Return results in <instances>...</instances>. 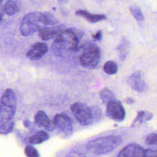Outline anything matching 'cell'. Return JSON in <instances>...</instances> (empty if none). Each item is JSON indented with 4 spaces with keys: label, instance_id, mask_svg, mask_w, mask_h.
I'll return each instance as SVG.
<instances>
[{
    "label": "cell",
    "instance_id": "cell-28",
    "mask_svg": "<svg viewBox=\"0 0 157 157\" xmlns=\"http://www.w3.org/2000/svg\"><path fill=\"white\" fill-rule=\"evenodd\" d=\"M102 37V33L101 31H98L93 36V38L94 40H101Z\"/></svg>",
    "mask_w": 157,
    "mask_h": 157
},
{
    "label": "cell",
    "instance_id": "cell-27",
    "mask_svg": "<svg viewBox=\"0 0 157 157\" xmlns=\"http://www.w3.org/2000/svg\"><path fill=\"white\" fill-rule=\"evenodd\" d=\"M145 157H157V149L148 148L145 150Z\"/></svg>",
    "mask_w": 157,
    "mask_h": 157
},
{
    "label": "cell",
    "instance_id": "cell-11",
    "mask_svg": "<svg viewBox=\"0 0 157 157\" xmlns=\"http://www.w3.org/2000/svg\"><path fill=\"white\" fill-rule=\"evenodd\" d=\"M48 51V46L44 42H37L33 44L26 52V56L32 61L41 58Z\"/></svg>",
    "mask_w": 157,
    "mask_h": 157
},
{
    "label": "cell",
    "instance_id": "cell-32",
    "mask_svg": "<svg viewBox=\"0 0 157 157\" xmlns=\"http://www.w3.org/2000/svg\"><path fill=\"white\" fill-rule=\"evenodd\" d=\"M2 1H3V0H1V2H2Z\"/></svg>",
    "mask_w": 157,
    "mask_h": 157
},
{
    "label": "cell",
    "instance_id": "cell-24",
    "mask_svg": "<svg viewBox=\"0 0 157 157\" xmlns=\"http://www.w3.org/2000/svg\"><path fill=\"white\" fill-rule=\"evenodd\" d=\"M45 16H46V18L47 19V21H48V25L49 26H53V25H56L58 21V20H56V18H55V17L51 13H49V12H44Z\"/></svg>",
    "mask_w": 157,
    "mask_h": 157
},
{
    "label": "cell",
    "instance_id": "cell-7",
    "mask_svg": "<svg viewBox=\"0 0 157 157\" xmlns=\"http://www.w3.org/2000/svg\"><path fill=\"white\" fill-rule=\"evenodd\" d=\"M56 128L62 134L64 137H68L72 135L73 132L72 123L67 115L64 113L56 114L53 120Z\"/></svg>",
    "mask_w": 157,
    "mask_h": 157
},
{
    "label": "cell",
    "instance_id": "cell-30",
    "mask_svg": "<svg viewBox=\"0 0 157 157\" xmlns=\"http://www.w3.org/2000/svg\"><path fill=\"white\" fill-rule=\"evenodd\" d=\"M67 1L68 0H58V2H59L60 4H64V3H66Z\"/></svg>",
    "mask_w": 157,
    "mask_h": 157
},
{
    "label": "cell",
    "instance_id": "cell-6",
    "mask_svg": "<svg viewBox=\"0 0 157 157\" xmlns=\"http://www.w3.org/2000/svg\"><path fill=\"white\" fill-rule=\"evenodd\" d=\"M71 110L77 121L82 125L90 124L94 119L92 107L83 102H77L72 104Z\"/></svg>",
    "mask_w": 157,
    "mask_h": 157
},
{
    "label": "cell",
    "instance_id": "cell-31",
    "mask_svg": "<svg viewBox=\"0 0 157 157\" xmlns=\"http://www.w3.org/2000/svg\"><path fill=\"white\" fill-rule=\"evenodd\" d=\"M29 124V122L28 121V120H25V121H24V124H25V126H28V124Z\"/></svg>",
    "mask_w": 157,
    "mask_h": 157
},
{
    "label": "cell",
    "instance_id": "cell-9",
    "mask_svg": "<svg viewBox=\"0 0 157 157\" xmlns=\"http://www.w3.org/2000/svg\"><path fill=\"white\" fill-rule=\"evenodd\" d=\"M127 82L132 90L138 92H145L148 89V86L142 78L140 71H136L131 74L129 77Z\"/></svg>",
    "mask_w": 157,
    "mask_h": 157
},
{
    "label": "cell",
    "instance_id": "cell-18",
    "mask_svg": "<svg viewBox=\"0 0 157 157\" xmlns=\"http://www.w3.org/2000/svg\"><path fill=\"white\" fill-rule=\"evenodd\" d=\"M129 47V42L126 39H123L121 42L118 47V50L120 52V58L121 61H124L128 53V50Z\"/></svg>",
    "mask_w": 157,
    "mask_h": 157
},
{
    "label": "cell",
    "instance_id": "cell-5",
    "mask_svg": "<svg viewBox=\"0 0 157 157\" xmlns=\"http://www.w3.org/2000/svg\"><path fill=\"white\" fill-rule=\"evenodd\" d=\"M83 52L80 56L81 65L87 69H94L101 59V52L99 47L92 42H85L80 47Z\"/></svg>",
    "mask_w": 157,
    "mask_h": 157
},
{
    "label": "cell",
    "instance_id": "cell-26",
    "mask_svg": "<svg viewBox=\"0 0 157 157\" xmlns=\"http://www.w3.org/2000/svg\"><path fill=\"white\" fill-rule=\"evenodd\" d=\"M66 157H86V156L83 153L80 151L72 150L67 153Z\"/></svg>",
    "mask_w": 157,
    "mask_h": 157
},
{
    "label": "cell",
    "instance_id": "cell-10",
    "mask_svg": "<svg viewBox=\"0 0 157 157\" xmlns=\"http://www.w3.org/2000/svg\"><path fill=\"white\" fill-rule=\"evenodd\" d=\"M145 150L137 144H130L124 147L117 157H145Z\"/></svg>",
    "mask_w": 157,
    "mask_h": 157
},
{
    "label": "cell",
    "instance_id": "cell-23",
    "mask_svg": "<svg viewBox=\"0 0 157 157\" xmlns=\"http://www.w3.org/2000/svg\"><path fill=\"white\" fill-rule=\"evenodd\" d=\"M145 143L148 145L157 147V133H152L148 135L145 139Z\"/></svg>",
    "mask_w": 157,
    "mask_h": 157
},
{
    "label": "cell",
    "instance_id": "cell-16",
    "mask_svg": "<svg viewBox=\"0 0 157 157\" xmlns=\"http://www.w3.org/2000/svg\"><path fill=\"white\" fill-rule=\"evenodd\" d=\"M49 138L48 134L44 131H40L29 139V142L31 144H39L46 140Z\"/></svg>",
    "mask_w": 157,
    "mask_h": 157
},
{
    "label": "cell",
    "instance_id": "cell-20",
    "mask_svg": "<svg viewBox=\"0 0 157 157\" xmlns=\"http://www.w3.org/2000/svg\"><path fill=\"white\" fill-rule=\"evenodd\" d=\"M103 69L106 74L109 75H113L117 72L118 66L114 61H109L105 63Z\"/></svg>",
    "mask_w": 157,
    "mask_h": 157
},
{
    "label": "cell",
    "instance_id": "cell-14",
    "mask_svg": "<svg viewBox=\"0 0 157 157\" xmlns=\"http://www.w3.org/2000/svg\"><path fill=\"white\" fill-rule=\"evenodd\" d=\"M75 14L81 16L87 20L90 23H96L106 19V16L103 14H91L84 10H79L75 12Z\"/></svg>",
    "mask_w": 157,
    "mask_h": 157
},
{
    "label": "cell",
    "instance_id": "cell-1",
    "mask_svg": "<svg viewBox=\"0 0 157 157\" xmlns=\"http://www.w3.org/2000/svg\"><path fill=\"white\" fill-rule=\"evenodd\" d=\"M83 35V32L77 29L63 30L56 36L52 45V51L57 56H61L63 51L66 49L74 52L78 51L80 49L79 40Z\"/></svg>",
    "mask_w": 157,
    "mask_h": 157
},
{
    "label": "cell",
    "instance_id": "cell-29",
    "mask_svg": "<svg viewBox=\"0 0 157 157\" xmlns=\"http://www.w3.org/2000/svg\"><path fill=\"white\" fill-rule=\"evenodd\" d=\"M134 99H132V98H128L125 99V102L126 104H132V103L134 102Z\"/></svg>",
    "mask_w": 157,
    "mask_h": 157
},
{
    "label": "cell",
    "instance_id": "cell-2",
    "mask_svg": "<svg viewBox=\"0 0 157 157\" xmlns=\"http://www.w3.org/2000/svg\"><path fill=\"white\" fill-rule=\"evenodd\" d=\"M121 142V138L118 136H102L88 142L86 148L93 154H106L115 149Z\"/></svg>",
    "mask_w": 157,
    "mask_h": 157
},
{
    "label": "cell",
    "instance_id": "cell-13",
    "mask_svg": "<svg viewBox=\"0 0 157 157\" xmlns=\"http://www.w3.org/2000/svg\"><path fill=\"white\" fill-rule=\"evenodd\" d=\"M64 30L63 25L55 26L52 27H44L39 31V36L44 40H48L53 38L55 36H57L61 31Z\"/></svg>",
    "mask_w": 157,
    "mask_h": 157
},
{
    "label": "cell",
    "instance_id": "cell-19",
    "mask_svg": "<svg viewBox=\"0 0 157 157\" xmlns=\"http://www.w3.org/2000/svg\"><path fill=\"white\" fill-rule=\"evenodd\" d=\"M14 127V121H3L0 122V133L1 134H7L10 133Z\"/></svg>",
    "mask_w": 157,
    "mask_h": 157
},
{
    "label": "cell",
    "instance_id": "cell-3",
    "mask_svg": "<svg viewBox=\"0 0 157 157\" xmlns=\"http://www.w3.org/2000/svg\"><path fill=\"white\" fill-rule=\"evenodd\" d=\"M48 26L49 25L44 12H31L23 18L20 29L23 36H28Z\"/></svg>",
    "mask_w": 157,
    "mask_h": 157
},
{
    "label": "cell",
    "instance_id": "cell-4",
    "mask_svg": "<svg viewBox=\"0 0 157 157\" xmlns=\"http://www.w3.org/2000/svg\"><path fill=\"white\" fill-rule=\"evenodd\" d=\"M17 109V97L12 89H7L1 100L0 122L13 121Z\"/></svg>",
    "mask_w": 157,
    "mask_h": 157
},
{
    "label": "cell",
    "instance_id": "cell-15",
    "mask_svg": "<svg viewBox=\"0 0 157 157\" xmlns=\"http://www.w3.org/2000/svg\"><path fill=\"white\" fill-rule=\"evenodd\" d=\"M20 3L17 0H8L4 7V12L8 15H13L20 10Z\"/></svg>",
    "mask_w": 157,
    "mask_h": 157
},
{
    "label": "cell",
    "instance_id": "cell-17",
    "mask_svg": "<svg viewBox=\"0 0 157 157\" xmlns=\"http://www.w3.org/2000/svg\"><path fill=\"white\" fill-rule=\"evenodd\" d=\"M99 96L102 102L106 104L109 102L115 99V96L113 91L107 88H104L101 91Z\"/></svg>",
    "mask_w": 157,
    "mask_h": 157
},
{
    "label": "cell",
    "instance_id": "cell-12",
    "mask_svg": "<svg viewBox=\"0 0 157 157\" xmlns=\"http://www.w3.org/2000/svg\"><path fill=\"white\" fill-rule=\"evenodd\" d=\"M34 122L39 127L45 128L47 131H52L55 128L47 115L42 110H39L34 116Z\"/></svg>",
    "mask_w": 157,
    "mask_h": 157
},
{
    "label": "cell",
    "instance_id": "cell-25",
    "mask_svg": "<svg viewBox=\"0 0 157 157\" xmlns=\"http://www.w3.org/2000/svg\"><path fill=\"white\" fill-rule=\"evenodd\" d=\"M145 113L146 112L145 111H139L137 113V116L136 118L135 119L134 123H132V126L134 125L135 123H136L137 121L139 123H141L143 120H145Z\"/></svg>",
    "mask_w": 157,
    "mask_h": 157
},
{
    "label": "cell",
    "instance_id": "cell-8",
    "mask_svg": "<svg viewBox=\"0 0 157 157\" xmlns=\"http://www.w3.org/2000/svg\"><path fill=\"white\" fill-rule=\"evenodd\" d=\"M106 114L112 120L121 121L124 119L125 111L120 101L114 99L107 104Z\"/></svg>",
    "mask_w": 157,
    "mask_h": 157
},
{
    "label": "cell",
    "instance_id": "cell-21",
    "mask_svg": "<svg viewBox=\"0 0 157 157\" xmlns=\"http://www.w3.org/2000/svg\"><path fill=\"white\" fill-rule=\"evenodd\" d=\"M130 12L131 14L133 15V17L139 21H142L144 20V15L140 10V9L136 6H132L130 7Z\"/></svg>",
    "mask_w": 157,
    "mask_h": 157
},
{
    "label": "cell",
    "instance_id": "cell-22",
    "mask_svg": "<svg viewBox=\"0 0 157 157\" xmlns=\"http://www.w3.org/2000/svg\"><path fill=\"white\" fill-rule=\"evenodd\" d=\"M25 153L27 157H39L37 150L32 145H28L25 147Z\"/></svg>",
    "mask_w": 157,
    "mask_h": 157
}]
</instances>
